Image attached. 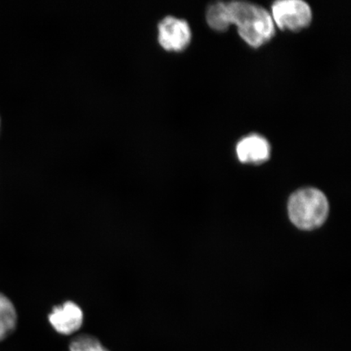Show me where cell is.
I'll list each match as a JSON object with an SVG mask.
<instances>
[{
    "mask_svg": "<svg viewBox=\"0 0 351 351\" xmlns=\"http://www.w3.org/2000/svg\"><path fill=\"white\" fill-rule=\"evenodd\" d=\"M85 315L75 302L68 300L52 308L48 320L56 332L69 336L80 330L84 324Z\"/></svg>",
    "mask_w": 351,
    "mask_h": 351,
    "instance_id": "cell-5",
    "label": "cell"
},
{
    "mask_svg": "<svg viewBox=\"0 0 351 351\" xmlns=\"http://www.w3.org/2000/svg\"><path fill=\"white\" fill-rule=\"evenodd\" d=\"M275 26L287 32H298L308 27L313 21L311 7L302 0H279L271 6Z\"/></svg>",
    "mask_w": 351,
    "mask_h": 351,
    "instance_id": "cell-3",
    "label": "cell"
},
{
    "mask_svg": "<svg viewBox=\"0 0 351 351\" xmlns=\"http://www.w3.org/2000/svg\"><path fill=\"white\" fill-rule=\"evenodd\" d=\"M19 315L14 304L0 292V341L5 340L16 330Z\"/></svg>",
    "mask_w": 351,
    "mask_h": 351,
    "instance_id": "cell-7",
    "label": "cell"
},
{
    "mask_svg": "<svg viewBox=\"0 0 351 351\" xmlns=\"http://www.w3.org/2000/svg\"><path fill=\"white\" fill-rule=\"evenodd\" d=\"M69 351H109L98 339L89 335H79L69 344Z\"/></svg>",
    "mask_w": 351,
    "mask_h": 351,
    "instance_id": "cell-8",
    "label": "cell"
},
{
    "mask_svg": "<svg viewBox=\"0 0 351 351\" xmlns=\"http://www.w3.org/2000/svg\"><path fill=\"white\" fill-rule=\"evenodd\" d=\"M289 216L300 229L311 230L323 225L328 214L327 197L314 188L298 191L289 200Z\"/></svg>",
    "mask_w": 351,
    "mask_h": 351,
    "instance_id": "cell-2",
    "label": "cell"
},
{
    "mask_svg": "<svg viewBox=\"0 0 351 351\" xmlns=\"http://www.w3.org/2000/svg\"><path fill=\"white\" fill-rule=\"evenodd\" d=\"M223 27L237 25L240 37L254 48L269 43L275 34V24L265 8L244 1L221 2Z\"/></svg>",
    "mask_w": 351,
    "mask_h": 351,
    "instance_id": "cell-1",
    "label": "cell"
},
{
    "mask_svg": "<svg viewBox=\"0 0 351 351\" xmlns=\"http://www.w3.org/2000/svg\"><path fill=\"white\" fill-rule=\"evenodd\" d=\"M236 153L241 163L261 165L269 160L271 146L263 136L251 134L245 136L237 144Z\"/></svg>",
    "mask_w": 351,
    "mask_h": 351,
    "instance_id": "cell-6",
    "label": "cell"
},
{
    "mask_svg": "<svg viewBox=\"0 0 351 351\" xmlns=\"http://www.w3.org/2000/svg\"><path fill=\"white\" fill-rule=\"evenodd\" d=\"M158 29V40L167 51H182L190 45L191 29L186 20L166 16L160 22Z\"/></svg>",
    "mask_w": 351,
    "mask_h": 351,
    "instance_id": "cell-4",
    "label": "cell"
}]
</instances>
